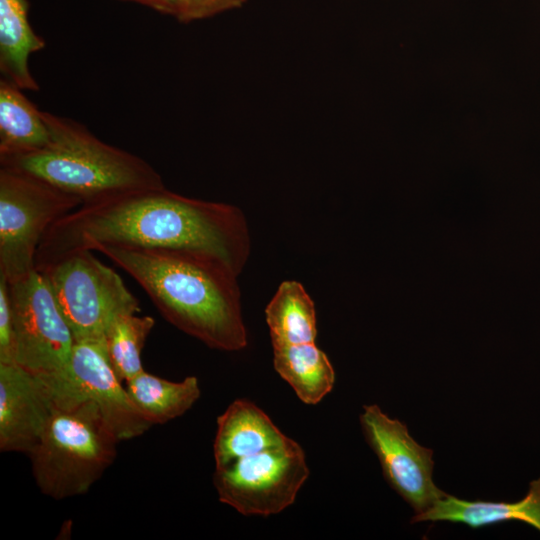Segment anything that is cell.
<instances>
[{
	"mask_svg": "<svg viewBox=\"0 0 540 540\" xmlns=\"http://www.w3.org/2000/svg\"><path fill=\"white\" fill-rule=\"evenodd\" d=\"M102 245L200 253L224 261L238 274L249 254L239 208L185 197L163 186L83 204L68 213L44 235L35 269Z\"/></svg>",
	"mask_w": 540,
	"mask_h": 540,
	"instance_id": "cell-1",
	"label": "cell"
},
{
	"mask_svg": "<svg viewBox=\"0 0 540 540\" xmlns=\"http://www.w3.org/2000/svg\"><path fill=\"white\" fill-rule=\"evenodd\" d=\"M144 289L161 315L207 346L238 351L247 346L238 273L200 253L102 245L95 249Z\"/></svg>",
	"mask_w": 540,
	"mask_h": 540,
	"instance_id": "cell-2",
	"label": "cell"
},
{
	"mask_svg": "<svg viewBox=\"0 0 540 540\" xmlns=\"http://www.w3.org/2000/svg\"><path fill=\"white\" fill-rule=\"evenodd\" d=\"M213 455L219 500L245 516L280 513L310 473L302 447L244 399L218 416Z\"/></svg>",
	"mask_w": 540,
	"mask_h": 540,
	"instance_id": "cell-3",
	"label": "cell"
},
{
	"mask_svg": "<svg viewBox=\"0 0 540 540\" xmlns=\"http://www.w3.org/2000/svg\"><path fill=\"white\" fill-rule=\"evenodd\" d=\"M49 144L37 151L0 158V166L35 176L78 198L82 205L165 186L145 160L98 139L84 125L43 112Z\"/></svg>",
	"mask_w": 540,
	"mask_h": 540,
	"instance_id": "cell-4",
	"label": "cell"
},
{
	"mask_svg": "<svg viewBox=\"0 0 540 540\" xmlns=\"http://www.w3.org/2000/svg\"><path fill=\"white\" fill-rule=\"evenodd\" d=\"M52 402L47 425L28 456L40 491L62 500L92 487L115 460L119 440L92 401L64 397Z\"/></svg>",
	"mask_w": 540,
	"mask_h": 540,
	"instance_id": "cell-5",
	"label": "cell"
},
{
	"mask_svg": "<svg viewBox=\"0 0 540 540\" xmlns=\"http://www.w3.org/2000/svg\"><path fill=\"white\" fill-rule=\"evenodd\" d=\"M265 314L276 372L303 403H319L333 389L335 371L316 345L317 320L312 299L302 284L284 281Z\"/></svg>",
	"mask_w": 540,
	"mask_h": 540,
	"instance_id": "cell-6",
	"label": "cell"
},
{
	"mask_svg": "<svg viewBox=\"0 0 540 540\" xmlns=\"http://www.w3.org/2000/svg\"><path fill=\"white\" fill-rule=\"evenodd\" d=\"M40 272L46 276L75 341L103 340L119 316L141 310L121 276L90 250L70 252Z\"/></svg>",
	"mask_w": 540,
	"mask_h": 540,
	"instance_id": "cell-7",
	"label": "cell"
},
{
	"mask_svg": "<svg viewBox=\"0 0 540 540\" xmlns=\"http://www.w3.org/2000/svg\"><path fill=\"white\" fill-rule=\"evenodd\" d=\"M81 201L30 174L0 166V274L8 283L35 270L48 229Z\"/></svg>",
	"mask_w": 540,
	"mask_h": 540,
	"instance_id": "cell-8",
	"label": "cell"
},
{
	"mask_svg": "<svg viewBox=\"0 0 540 540\" xmlns=\"http://www.w3.org/2000/svg\"><path fill=\"white\" fill-rule=\"evenodd\" d=\"M16 339V363L47 386L66 379L75 344L46 276L34 270L9 283Z\"/></svg>",
	"mask_w": 540,
	"mask_h": 540,
	"instance_id": "cell-9",
	"label": "cell"
},
{
	"mask_svg": "<svg viewBox=\"0 0 540 540\" xmlns=\"http://www.w3.org/2000/svg\"><path fill=\"white\" fill-rule=\"evenodd\" d=\"M359 421L384 478L416 514L445 496L433 482V450L418 444L404 423L390 418L375 404L363 407Z\"/></svg>",
	"mask_w": 540,
	"mask_h": 540,
	"instance_id": "cell-10",
	"label": "cell"
},
{
	"mask_svg": "<svg viewBox=\"0 0 540 540\" xmlns=\"http://www.w3.org/2000/svg\"><path fill=\"white\" fill-rule=\"evenodd\" d=\"M73 396L95 403L119 441L138 437L152 426L115 372L104 339L75 341L66 381L52 392V398Z\"/></svg>",
	"mask_w": 540,
	"mask_h": 540,
	"instance_id": "cell-11",
	"label": "cell"
},
{
	"mask_svg": "<svg viewBox=\"0 0 540 540\" xmlns=\"http://www.w3.org/2000/svg\"><path fill=\"white\" fill-rule=\"evenodd\" d=\"M52 397L41 377L17 363H0V450L27 455L50 418Z\"/></svg>",
	"mask_w": 540,
	"mask_h": 540,
	"instance_id": "cell-12",
	"label": "cell"
},
{
	"mask_svg": "<svg viewBox=\"0 0 540 540\" xmlns=\"http://www.w3.org/2000/svg\"><path fill=\"white\" fill-rule=\"evenodd\" d=\"M447 521L476 529L507 521L527 523L540 531V479L530 483L526 496L517 502L468 501L445 494L411 522Z\"/></svg>",
	"mask_w": 540,
	"mask_h": 540,
	"instance_id": "cell-13",
	"label": "cell"
},
{
	"mask_svg": "<svg viewBox=\"0 0 540 540\" xmlns=\"http://www.w3.org/2000/svg\"><path fill=\"white\" fill-rule=\"evenodd\" d=\"M28 0H0V72L22 90L38 91L29 57L46 45L30 25Z\"/></svg>",
	"mask_w": 540,
	"mask_h": 540,
	"instance_id": "cell-14",
	"label": "cell"
},
{
	"mask_svg": "<svg viewBox=\"0 0 540 540\" xmlns=\"http://www.w3.org/2000/svg\"><path fill=\"white\" fill-rule=\"evenodd\" d=\"M50 133L40 111L22 89L0 80V158L31 153L46 147Z\"/></svg>",
	"mask_w": 540,
	"mask_h": 540,
	"instance_id": "cell-15",
	"label": "cell"
},
{
	"mask_svg": "<svg viewBox=\"0 0 540 540\" xmlns=\"http://www.w3.org/2000/svg\"><path fill=\"white\" fill-rule=\"evenodd\" d=\"M125 383L134 405L152 425L164 424L183 415L201 395L195 376L173 382L144 370Z\"/></svg>",
	"mask_w": 540,
	"mask_h": 540,
	"instance_id": "cell-16",
	"label": "cell"
},
{
	"mask_svg": "<svg viewBox=\"0 0 540 540\" xmlns=\"http://www.w3.org/2000/svg\"><path fill=\"white\" fill-rule=\"evenodd\" d=\"M154 324L151 316L130 313L119 316L107 330L104 337L106 352L123 382L144 371L141 354Z\"/></svg>",
	"mask_w": 540,
	"mask_h": 540,
	"instance_id": "cell-17",
	"label": "cell"
},
{
	"mask_svg": "<svg viewBox=\"0 0 540 540\" xmlns=\"http://www.w3.org/2000/svg\"><path fill=\"white\" fill-rule=\"evenodd\" d=\"M173 15L180 22L206 19L233 10L248 0H172Z\"/></svg>",
	"mask_w": 540,
	"mask_h": 540,
	"instance_id": "cell-18",
	"label": "cell"
},
{
	"mask_svg": "<svg viewBox=\"0 0 540 540\" xmlns=\"http://www.w3.org/2000/svg\"><path fill=\"white\" fill-rule=\"evenodd\" d=\"M0 363H16V339L9 283L0 274Z\"/></svg>",
	"mask_w": 540,
	"mask_h": 540,
	"instance_id": "cell-19",
	"label": "cell"
},
{
	"mask_svg": "<svg viewBox=\"0 0 540 540\" xmlns=\"http://www.w3.org/2000/svg\"><path fill=\"white\" fill-rule=\"evenodd\" d=\"M130 1L137 4L144 5L153 9L156 12L173 15V1L172 0H124Z\"/></svg>",
	"mask_w": 540,
	"mask_h": 540,
	"instance_id": "cell-20",
	"label": "cell"
}]
</instances>
